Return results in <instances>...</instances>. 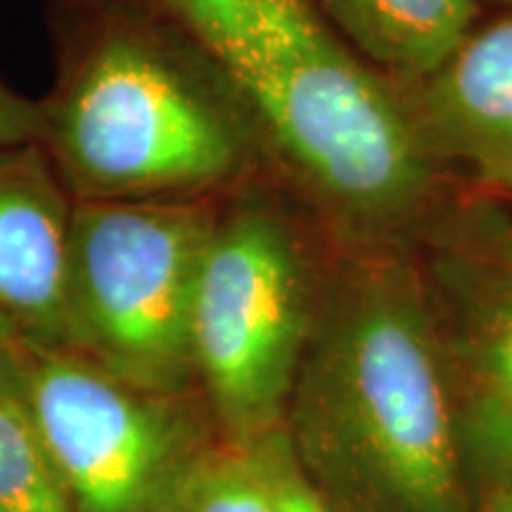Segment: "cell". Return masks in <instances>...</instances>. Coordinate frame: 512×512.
Segmentation results:
<instances>
[{
    "instance_id": "1",
    "label": "cell",
    "mask_w": 512,
    "mask_h": 512,
    "mask_svg": "<svg viewBox=\"0 0 512 512\" xmlns=\"http://www.w3.org/2000/svg\"><path fill=\"white\" fill-rule=\"evenodd\" d=\"M221 69L283 162L332 207L403 216L430 185V145L396 93L311 0H140Z\"/></svg>"
},
{
    "instance_id": "7",
    "label": "cell",
    "mask_w": 512,
    "mask_h": 512,
    "mask_svg": "<svg viewBox=\"0 0 512 512\" xmlns=\"http://www.w3.org/2000/svg\"><path fill=\"white\" fill-rule=\"evenodd\" d=\"M74 202L38 143L0 147V337L69 349L64 278Z\"/></svg>"
},
{
    "instance_id": "4",
    "label": "cell",
    "mask_w": 512,
    "mask_h": 512,
    "mask_svg": "<svg viewBox=\"0 0 512 512\" xmlns=\"http://www.w3.org/2000/svg\"><path fill=\"white\" fill-rule=\"evenodd\" d=\"M214 223L181 200H74L69 351L133 387L185 396L197 377L192 302Z\"/></svg>"
},
{
    "instance_id": "5",
    "label": "cell",
    "mask_w": 512,
    "mask_h": 512,
    "mask_svg": "<svg viewBox=\"0 0 512 512\" xmlns=\"http://www.w3.org/2000/svg\"><path fill=\"white\" fill-rule=\"evenodd\" d=\"M309 337V292L290 230L242 207L216 221L192 302V356L235 444L280 430Z\"/></svg>"
},
{
    "instance_id": "6",
    "label": "cell",
    "mask_w": 512,
    "mask_h": 512,
    "mask_svg": "<svg viewBox=\"0 0 512 512\" xmlns=\"http://www.w3.org/2000/svg\"><path fill=\"white\" fill-rule=\"evenodd\" d=\"M22 406L76 512H155L209 444L185 396L133 387L69 349H24Z\"/></svg>"
},
{
    "instance_id": "13",
    "label": "cell",
    "mask_w": 512,
    "mask_h": 512,
    "mask_svg": "<svg viewBox=\"0 0 512 512\" xmlns=\"http://www.w3.org/2000/svg\"><path fill=\"white\" fill-rule=\"evenodd\" d=\"M43 131V110L0 86V147L38 143Z\"/></svg>"
},
{
    "instance_id": "16",
    "label": "cell",
    "mask_w": 512,
    "mask_h": 512,
    "mask_svg": "<svg viewBox=\"0 0 512 512\" xmlns=\"http://www.w3.org/2000/svg\"><path fill=\"white\" fill-rule=\"evenodd\" d=\"M498 512H512V496L505 498V503L501 505V510H498Z\"/></svg>"
},
{
    "instance_id": "2",
    "label": "cell",
    "mask_w": 512,
    "mask_h": 512,
    "mask_svg": "<svg viewBox=\"0 0 512 512\" xmlns=\"http://www.w3.org/2000/svg\"><path fill=\"white\" fill-rule=\"evenodd\" d=\"M299 453L361 512H460L456 434L418 306L396 285L356 292L299 366Z\"/></svg>"
},
{
    "instance_id": "17",
    "label": "cell",
    "mask_w": 512,
    "mask_h": 512,
    "mask_svg": "<svg viewBox=\"0 0 512 512\" xmlns=\"http://www.w3.org/2000/svg\"><path fill=\"white\" fill-rule=\"evenodd\" d=\"M505 3H510V0H505Z\"/></svg>"
},
{
    "instance_id": "8",
    "label": "cell",
    "mask_w": 512,
    "mask_h": 512,
    "mask_svg": "<svg viewBox=\"0 0 512 512\" xmlns=\"http://www.w3.org/2000/svg\"><path fill=\"white\" fill-rule=\"evenodd\" d=\"M422 81L415 121L427 145L512 192V15L470 31Z\"/></svg>"
},
{
    "instance_id": "11",
    "label": "cell",
    "mask_w": 512,
    "mask_h": 512,
    "mask_svg": "<svg viewBox=\"0 0 512 512\" xmlns=\"http://www.w3.org/2000/svg\"><path fill=\"white\" fill-rule=\"evenodd\" d=\"M0 512H76L22 401L0 403Z\"/></svg>"
},
{
    "instance_id": "14",
    "label": "cell",
    "mask_w": 512,
    "mask_h": 512,
    "mask_svg": "<svg viewBox=\"0 0 512 512\" xmlns=\"http://www.w3.org/2000/svg\"><path fill=\"white\" fill-rule=\"evenodd\" d=\"M491 361H494L498 382L503 384L505 392L512 399V287L505 290L494 313V325H491Z\"/></svg>"
},
{
    "instance_id": "9",
    "label": "cell",
    "mask_w": 512,
    "mask_h": 512,
    "mask_svg": "<svg viewBox=\"0 0 512 512\" xmlns=\"http://www.w3.org/2000/svg\"><path fill=\"white\" fill-rule=\"evenodd\" d=\"M366 53L408 79L430 76L472 31V0H325Z\"/></svg>"
},
{
    "instance_id": "10",
    "label": "cell",
    "mask_w": 512,
    "mask_h": 512,
    "mask_svg": "<svg viewBox=\"0 0 512 512\" xmlns=\"http://www.w3.org/2000/svg\"><path fill=\"white\" fill-rule=\"evenodd\" d=\"M155 512H273L254 446L207 444L171 484Z\"/></svg>"
},
{
    "instance_id": "3",
    "label": "cell",
    "mask_w": 512,
    "mask_h": 512,
    "mask_svg": "<svg viewBox=\"0 0 512 512\" xmlns=\"http://www.w3.org/2000/svg\"><path fill=\"white\" fill-rule=\"evenodd\" d=\"M46 150L74 200H174L235 174V121L140 27L95 38L41 102Z\"/></svg>"
},
{
    "instance_id": "15",
    "label": "cell",
    "mask_w": 512,
    "mask_h": 512,
    "mask_svg": "<svg viewBox=\"0 0 512 512\" xmlns=\"http://www.w3.org/2000/svg\"><path fill=\"white\" fill-rule=\"evenodd\" d=\"M22 401V358L19 347L0 337V403Z\"/></svg>"
},
{
    "instance_id": "12",
    "label": "cell",
    "mask_w": 512,
    "mask_h": 512,
    "mask_svg": "<svg viewBox=\"0 0 512 512\" xmlns=\"http://www.w3.org/2000/svg\"><path fill=\"white\" fill-rule=\"evenodd\" d=\"M249 446H254L259 463L264 467L273 512H330L316 486L299 467L292 444L283 432L275 430Z\"/></svg>"
}]
</instances>
